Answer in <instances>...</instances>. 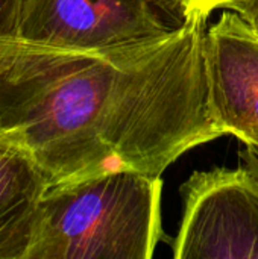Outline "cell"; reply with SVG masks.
<instances>
[{
    "label": "cell",
    "mask_w": 258,
    "mask_h": 259,
    "mask_svg": "<svg viewBox=\"0 0 258 259\" xmlns=\"http://www.w3.org/2000/svg\"><path fill=\"white\" fill-rule=\"evenodd\" d=\"M161 176L108 173L49 187L26 259H151L163 238Z\"/></svg>",
    "instance_id": "1"
},
{
    "label": "cell",
    "mask_w": 258,
    "mask_h": 259,
    "mask_svg": "<svg viewBox=\"0 0 258 259\" xmlns=\"http://www.w3.org/2000/svg\"><path fill=\"white\" fill-rule=\"evenodd\" d=\"M190 14L182 0H27L20 39L102 52L161 39Z\"/></svg>",
    "instance_id": "2"
},
{
    "label": "cell",
    "mask_w": 258,
    "mask_h": 259,
    "mask_svg": "<svg viewBox=\"0 0 258 259\" xmlns=\"http://www.w3.org/2000/svg\"><path fill=\"white\" fill-rule=\"evenodd\" d=\"M176 259H258V176L243 164L193 173L182 185Z\"/></svg>",
    "instance_id": "3"
},
{
    "label": "cell",
    "mask_w": 258,
    "mask_h": 259,
    "mask_svg": "<svg viewBox=\"0 0 258 259\" xmlns=\"http://www.w3.org/2000/svg\"><path fill=\"white\" fill-rule=\"evenodd\" d=\"M210 105L224 135L258 149V33L234 11L207 29Z\"/></svg>",
    "instance_id": "4"
},
{
    "label": "cell",
    "mask_w": 258,
    "mask_h": 259,
    "mask_svg": "<svg viewBox=\"0 0 258 259\" xmlns=\"http://www.w3.org/2000/svg\"><path fill=\"white\" fill-rule=\"evenodd\" d=\"M46 190L29 155L0 141V259H26Z\"/></svg>",
    "instance_id": "5"
},
{
    "label": "cell",
    "mask_w": 258,
    "mask_h": 259,
    "mask_svg": "<svg viewBox=\"0 0 258 259\" xmlns=\"http://www.w3.org/2000/svg\"><path fill=\"white\" fill-rule=\"evenodd\" d=\"M27 0H0V39L20 38Z\"/></svg>",
    "instance_id": "6"
},
{
    "label": "cell",
    "mask_w": 258,
    "mask_h": 259,
    "mask_svg": "<svg viewBox=\"0 0 258 259\" xmlns=\"http://www.w3.org/2000/svg\"><path fill=\"white\" fill-rule=\"evenodd\" d=\"M230 11L239 14L251 27L258 33V0H237L228 6Z\"/></svg>",
    "instance_id": "7"
},
{
    "label": "cell",
    "mask_w": 258,
    "mask_h": 259,
    "mask_svg": "<svg viewBox=\"0 0 258 259\" xmlns=\"http://www.w3.org/2000/svg\"><path fill=\"white\" fill-rule=\"evenodd\" d=\"M190 12H201L210 15L216 9H228V6L237 0H182Z\"/></svg>",
    "instance_id": "8"
},
{
    "label": "cell",
    "mask_w": 258,
    "mask_h": 259,
    "mask_svg": "<svg viewBox=\"0 0 258 259\" xmlns=\"http://www.w3.org/2000/svg\"><path fill=\"white\" fill-rule=\"evenodd\" d=\"M242 161L243 165L248 167L252 173H255L258 176V149L257 147H251L246 146V150L242 153Z\"/></svg>",
    "instance_id": "9"
}]
</instances>
